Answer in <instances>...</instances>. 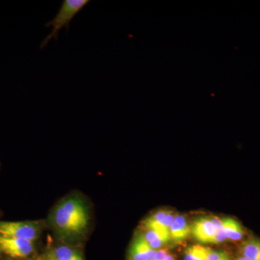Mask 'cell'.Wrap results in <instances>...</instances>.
Returning a JSON list of instances; mask_svg holds the SVG:
<instances>
[{"label": "cell", "mask_w": 260, "mask_h": 260, "mask_svg": "<svg viewBox=\"0 0 260 260\" xmlns=\"http://www.w3.org/2000/svg\"><path fill=\"white\" fill-rule=\"evenodd\" d=\"M52 223L57 232L65 237L81 235L89 223L86 206L78 198H68L61 202L54 210Z\"/></svg>", "instance_id": "obj_1"}, {"label": "cell", "mask_w": 260, "mask_h": 260, "mask_svg": "<svg viewBox=\"0 0 260 260\" xmlns=\"http://www.w3.org/2000/svg\"><path fill=\"white\" fill-rule=\"evenodd\" d=\"M89 3L90 1L88 0H64L54 18L45 25L47 28L52 27V30L47 37L44 38L41 44L40 49L47 47L51 39L57 40L61 29L66 28L68 30L70 22Z\"/></svg>", "instance_id": "obj_2"}, {"label": "cell", "mask_w": 260, "mask_h": 260, "mask_svg": "<svg viewBox=\"0 0 260 260\" xmlns=\"http://www.w3.org/2000/svg\"><path fill=\"white\" fill-rule=\"evenodd\" d=\"M0 236L34 242L39 237V227L37 223L31 221L0 220Z\"/></svg>", "instance_id": "obj_3"}, {"label": "cell", "mask_w": 260, "mask_h": 260, "mask_svg": "<svg viewBox=\"0 0 260 260\" xmlns=\"http://www.w3.org/2000/svg\"><path fill=\"white\" fill-rule=\"evenodd\" d=\"M2 252L14 259H24L31 255L35 249L34 242L18 238L0 236Z\"/></svg>", "instance_id": "obj_4"}, {"label": "cell", "mask_w": 260, "mask_h": 260, "mask_svg": "<svg viewBox=\"0 0 260 260\" xmlns=\"http://www.w3.org/2000/svg\"><path fill=\"white\" fill-rule=\"evenodd\" d=\"M176 215L174 212L160 210L145 219L143 225L147 230L158 231L169 234Z\"/></svg>", "instance_id": "obj_5"}, {"label": "cell", "mask_w": 260, "mask_h": 260, "mask_svg": "<svg viewBox=\"0 0 260 260\" xmlns=\"http://www.w3.org/2000/svg\"><path fill=\"white\" fill-rule=\"evenodd\" d=\"M155 251L149 246L143 234H138L130 246L128 260H153Z\"/></svg>", "instance_id": "obj_6"}, {"label": "cell", "mask_w": 260, "mask_h": 260, "mask_svg": "<svg viewBox=\"0 0 260 260\" xmlns=\"http://www.w3.org/2000/svg\"><path fill=\"white\" fill-rule=\"evenodd\" d=\"M217 232L216 228L208 217L196 219L191 226V235L201 243H208Z\"/></svg>", "instance_id": "obj_7"}, {"label": "cell", "mask_w": 260, "mask_h": 260, "mask_svg": "<svg viewBox=\"0 0 260 260\" xmlns=\"http://www.w3.org/2000/svg\"><path fill=\"white\" fill-rule=\"evenodd\" d=\"M171 239L174 242H180L191 234V225L184 215H177L169 231Z\"/></svg>", "instance_id": "obj_8"}, {"label": "cell", "mask_w": 260, "mask_h": 260, "mask_svg": "<svg viewBox=\"0 0 260 260\" xmlns=\"http://www.w3.org/2000/svg\"><path fill=\"white\" fill-rule=\"evenodd\" d=\"M222 230L229 240L241 241L244 237V231L241 224L234 219L223 218Z\"/></svg>", "instance_id": "obj_9"}, {"label": "cell", "mask_w": 260, "mask_h": 260, "mask_svg": "<svg viewBox=\"0 0 260 260\" xmlns=\"http://www.w3.org/2000/svg\"><path fill=\"white\" fill-rule=\"evenodd\" d=\"M239 251V254L248 260H260V239L249 238L242 243Z\"/></svg>", "instance_id": "obj_10"}, {"label": "cell", "mask_w": 260, "mask_h": 260, "mask_svg": "<svg viewBox=\"0 0 260 260\" xmlns=\"http://www.w3.org/2000/svg\"><path fill=\"white\" fill-rule=\"evenodd\" d=\"M143 236L149 246L155 250L165 245L172 239L170 234L155 230H147Z\"/></svg>", "instance_id": "obj_11"}, {"label": "cell", "mask_w": 260, "mask_h": 260, "mask_svg": "<svg viewBox=\"0 0 260 260\" xmlns=\"http://www.w3.org/2000/svg\"><path fill=\"white\" fill-rule=\"evenodd\" d=\"M52 255L56 260H83L78 251L65 245L55 248Z\"/></svg>", "instance_id": "obj_12"}, {"label": "cell", "mask_w": 260, "mask_h": 260, "mask_svg": "<svg viewBox=\"0 0 260 260\" xmlns=\"http://www.w3.org/2000/svg\"><path fill=\"white\" fill-rule=\"evenodd\" d=\"M207 248L199 245H193L184 251V260H205Z\"/></svg>", "instance_id": "obj_13"}, {"label": "cell", "mask_w": 260, "mask_h": 260, "mask_svg": "<svg viewBox=\"0 0 260 260\" xmlns=\"http://www.w3.org/2000/svg\"><path fill=\"white\" fill-rule=\"evenodd\" d=\"M206 259L205 260H232L229 253L225 251H214L206 247Z\"/></svg>", "instance_id": "obj_14"}, {"label": "cell", "mask_w": 260, "mask_h": 260, "mask_svg": "<svg viewBox=\"0 0 260 260\" xmlns=\"http://www.w3.org/2000/svg\"><path fill=\"white\" fill-rule=\"evenodd\" d=\"M226 240H228L226 236L224 234L223 230H220L217 232L216 234L208 241V243H209V244H220V243L225 242Z\"/></svg>", "instance_id": "obj_15"}, {"label": "cell", "mask_w": 260, "mask_h": 260, "mask_svg": "<svg viewBox=\"0 0 260 260\" xmlns=\"http://www.w3.org/2000/svg\"><path fill=\"white\" fill-rule=\"evenodd\" d=\"M169 254L167 249H159L155 251L154 254L153 260H164L165 259L166 256Z\"/></svg>", "instance_id": "obj_16"}, {"label": "cell", "mask_w": 260, "mask_h": 260, "mask_svg": "<svg viewBox=\"0 0 260 260\" xmlns=\"http://www.w3.org/2000/svg\"><path fill=\"white\" fill-rule=\"evenodd\" d=\"M210 220H211L214 226L216 228L217 231L222 230L223 228V219H220L218 217H208Z\"/></svg>", "instance_id": "obj_17"}, {"label": "cell", "mask_w": 260, "mask_h": 260, "mask_svg": "<svg viewBox=\"0 0 260 260\" xmlns=\"http://www.w3.org/2000/svg\"><path fill=\"white\" fill-rule=\"evenodd\" d=\"M164 260H176L175 257L171 254H168Z\"/></svg>", "instance_id": "obj_18"}, {"label": "cell", "mask_w": 260, "mask_h": 260, "mask_svg": "<svg viewBox=\"0 0 260 260\" xmlns=\"http://www.w3.org/2000/svg\"><path fill=\"white\" fill-rule=\"evenodd\" d=\"M234 260H248L247 259H246L244 256H243L241 255V254H239V256H237V257L235 258V259Z\"/></svg>", "instance_id": "obj_19"}, {"label": "cell", "mask_w": 260, "mask_h": 260, "mask_svg": "<svg viewBox=\"0 0 260 260\" xmlns=\"http://www.w3.org/2000/svg\"><path fill=\"white\" fill-rule=\"evenodd\" d=\"M47 260H56L54 259V256L51 254V255L49 256V257H48Z\"/></svg>", "instance_id": "obj_20"}, {"label": "cell", "mask_w": 260, "mask_h": 260, "mask_svg": "<svg viewBox=\"0 0 260 260\" xmlns=\"http://www.w3.org/2000/svg\"><path fill=\"white\" fill-rule=\"evenodd\" d=\"M27 260H39V259H27Z\"/></svg>", "instance_id": "obj_21"}, {"label": "cell", "mask_w": 260, "mask_h": 260, "mask_svg": "<svg viewBox=\"0 0 260 260\" xmlns=\"http://www.w3.org/2000/svg\"><path fill=\"white\" fill-rule=\"evenodd\" d=\"M2 253V250H1V249H0V254H1Z\"/></svg>", "instance_id": "obj_22"}]
</instances>
